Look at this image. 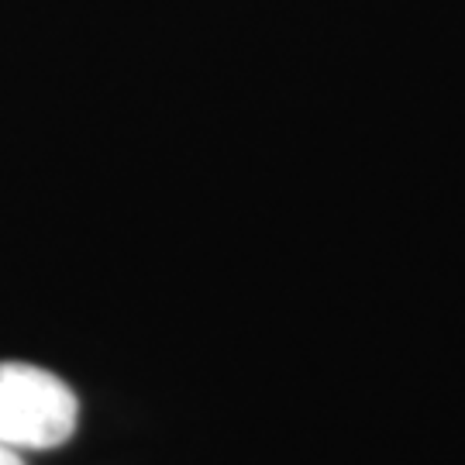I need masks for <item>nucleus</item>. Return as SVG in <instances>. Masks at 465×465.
Here are the masks:
<instances>
[{
	"label": "nucleus",
	"mask_w": 465,
	"mask_h": 465,
	"mask_svg": "<svg viewBox=\"0 0 465 465\" xmlns=\"http://www.w3.org/2000/svg\"><path fill=\"white\" fill-rule=\"evenodd\" d=\"M80 424V400L55 372L32 362H0V445L49 451Z\"/></svg>",
	"instance_id": "f257e3e1"
},
{
	"label": "nucleus",
	"mask_w": 465,
	"mask_h": 465,
	"mask_svg": "<svg viewBox=\"0 0 465 465\" xmlns=\"http://www.w3.org/2000/svg\"><path fill=\"white\" fill-rule=\"evenodd\" d=\"M0 465H25V459H21V451L0 445Z\"/></svg>",
	"instance_id": "f03ea898"
}]
</instances>
